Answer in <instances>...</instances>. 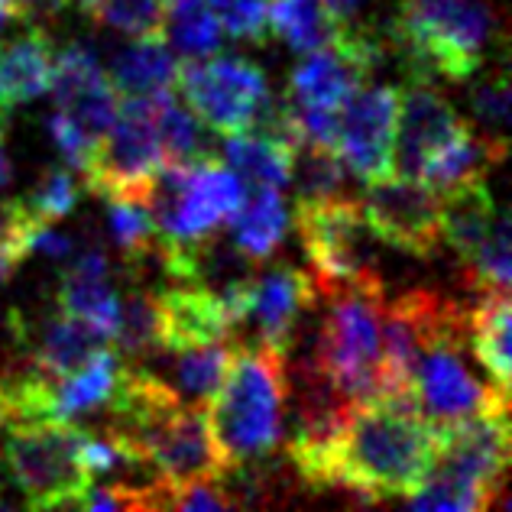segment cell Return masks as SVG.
<instances>
[{"label": "cell", "mask_w": 512, "mask_h": 512, "mask_svg": "<svg viewBox=\"0 0 512 512\" xmlns=\"http://www.w3.org/2000/svg\"><path fill=\"white\" fill-rule=\"evenodd\" d=\"M269 33L295 52L331 46L350 23H344L328 0H266Z\"/></svg>", "instance_id": "d4e9b609"}, {"label": "cell", "mask_w": 512, "mask_h": 512, "mask_svg": "<svg viewBox=\"0 0 512 512\" xmlns=\"http://www.w3.org/2000/svg\"><path fill=\"white\" fill-rule=\"evenodd\" d=\"M10 331L23 350V360L33 363L39 373L52 376V380L85 367L94 354L114 347V341L107 338L101 328H94L88 321L65 315V312L39 318L36 325H26L23 318L13 315Z\"/></svg>", "instance_id": "2e32d148"}, {"label": "cell", "mask_w": 512, "mask_h": 512, "mask_svg": "<svg viewBox=\"0 0 512 512\" xmlns=\"http://www.w3.org/2000/svg\"><path fill=\"white\" fill-rule=\"evenodd\" d=\"M295 231L312 263L318 292L383 279L376 269V234L360 211V201L334 195L321 201H295Z\"/></svg>", "instance_id": "9c48e42d"}, {"label": "cell", "mask_w": 512, "mask_h": 512, "mask_svg": "<svg viewBox=\"0 0 512 512\" xmlns=\"http://www.w3.org/2000/svg\"><path fill=\"white\" fill-rule=\"evenodd\" d=\"M480 82L470 88V111H474L477 124L490 137L509 140V120H512V88H509V69H506V52L500 62L487 69H480Z\"/></svg>", "instance_id": "1f68e13d"}, {"label": "cell", "mask_w": 512, "mask_h": 512, "mask_svg": "<svg viewBox=\"0 0 512 512\" xmlns=\"http://www.w3.org/2000/svg\"><path fill=\"white\" fill-rule=\"evenodd\" d=\"M435 428V457L422 483L406 496V506L474 512L503 503L509 474V409L480 412Z\"/></svg>", "instance_id": "3957f363"}, {"label": "cell", "mask_w": 512, "mask_h": 512, "mask_svg": "<svg viewBox=\"0 0 512 512\" xmlns=\"http://www.w3.org/2000/svg\"><path fill=\"white\" fill-rule=\"evenodd\" d=\"M386 39L406 52L415 75L444 82H470L490 46L506 43L500 13L487 0H402Z\"/></svg>", "instance_id": "277c9868"}, {"label": "cell", "mask_w": 512, "mask_h": 512, "mask_svg": "<svg viewBox=\"0 0 512 512\" xmlns=\"http://www.w3.org/2000/svg\"><path fill=\"white\" fill-rule=\"evenodd\" d=\"M166 98V94H163ZM163 98H120L111 130L94 146L82 182L101 198L146 201L153 175L163 166L156 140V111Z\"/></svg>", "instance_id": "30bf717a"}, {"label": "cell", "mask_w": 512, "mask_h": 512, "mask_svg": "<svg viewBox=\"0 0 512 512\" xmlns=\"http://www.w3.org/2000/svg\"><path fill=\"white\" fill-rule=\"evenodd\" d=\"M295 201H321L344 192V159L334 146L321 143H295L292 175Z\"/></svg>", "instance_id": "4dcf8cb0"}, {"label": "cell", "mask_w": 512, "mask_h": 512, "mask_svg": "<svg viewBox=\"0 0 512 512\" xmlns=\"http://www.w3.org/2000/svg\"><path fill=\"white\" fill-rule=\"evenodd\" d=\"M56 302L59 312L88 321V325L101 328L114 341L120 299L111 286V266H107V253L101 250V244H88L75 250L72 266L65 269V276L59 282Z\"/></svg>", "instance_id": "d6986e66"}, {"label": "cell", "mask_w": 512, "mask_h": 512, "mask_svg": "<svg viewBox=\"0 0 512 512\" xmlns=\"http://www.w3.org/2000/svg\"><path fill=\"white\" fill-rule=\"evenodd\" d=\"M10 182V163H7V153H4V143H0V188Z\"/></svg>", "instance_id": "f35d334b"}, {"label": "cell", "mask_w": 512, "mask_h": 512, "mask_svg": "<svg viewBox=\"0 0 512 512\" xmlns=\"http://www.w3.org/2000/svg\"><path fill=\"white\" fill-rule=\"evenodd\" d=\"M318 299H325V318L312 363L350 402L383 399V279L318 292Z\"/></svg>", "instance_id": "8992f818"}, {"label": "cell", "mask_w": 512, "mask_h": 512, "mask_svg": "<svg viewBox=\"0 0 512 512\" xmlns=\"http://www.w3.org/2000/svg\"><path fill=\"white\" fill-rule=\"evenodd\" d=\"M360 211L386 247L412 256H435L441 250V195L419 179L386 175L370 182Z\"/></svg>", "instance_id": "7c38bea8"}, {"label": "cell", "mask_w": 512, "mask_h": 512, "mask_svg": "<svg viewBox=\"0 0 512 512\" xmlns=\"http://www.w3.org/2000/svg\"><path fill=\"white\" fill-rule=\"evenodd\" d=\"M467 312L448 295H431L419 354H415L409 389L412 402L431 425H451L480 412L509 409V396L467 367Z\"/></svg>", "instance_id": "5b68a950"}, {"label": "cell", "mask_w": 512, "mask_h": 512, "mask_svg": "<svg viewBox=\"0 0 512 512\" xmlns=\"http://www.w3.org/2000/svg\"><path fill=\"white\" fill-rule=\"evenodd\" d=\"M7 124H10V114L0 111V143H4V133H7Z\"/></svg>", "instance_id": "60d3db41"}, {"label": "cell", "mask_w": 512, "mask_h": 512, "mask_svg": "<svg viewBox=\"0 0 512 512\" xmlns=\"http://www.w3.org/2000/svg\"><path fill=\"white\" fill-rule=\"evenodd\" d=\"M49 91L56 94V107L62 117H69L72 124L101 143V137L114 124L117 114V91L107 82L104 69L94 59L88 46H69L56 56V69H52Z\"/></svg>", "instance_id": "9a60e30c"}, {"label": "cell", "mask_w": 512, "mask_h": 512, "mask_svg": "<svg viewBox=\"0 0 512 512\" xmlns=\"http://www.w3.org/2000/svg\"><path fill=\"white\" fill-rule=\"evenodd\" d=\"M175 88L182 91L188 111L218 137L250 130L273 101L263 69L237 56H218V52L208 59L179 62Z\"/></svg>", "instance_id": "8fae6325"}, {"label": "cell", "mask_w": 512, "mask_h": 512, "mask_svg": "<svg viewBox=\"0 0 512 512\" xmlns=\"http://www.w3.org/2000/svg\"><path fill=\"white\" fill-rule=\"evenodd\" d=\"M467 127L470 120L457 114V107L425 75H415V82L402 91L396 111L393 175L419 179L428 159L461 137Z\"/></svg>", "instance_id": "5bb4252c"}, {"label": "cell", "mask_w": 512, "mask_h": 512, "mask_svg": "<svg viewBox=\"0 0 512 512\" xmlns=\"http://www.w3.org/2000/svg\"><path fill=\"white\" fill-rule=\"evenodd\" d=\"M91 13L127 36H163L166 0H98Z\"/></svg>", "instance_id": "836d02e7"}, {"label": "cell", "mask_w": 512, "mask_h": 512, "mask_svg": "<svg viewBox=\"0 0 512 512\" xmlns=\"http://www.w3.org/2000/svg\"><path fill=\"white\" fill-rule=\"evenodd\" d=\"M120 376V357L114 347L94 354L85 367L52 380V415L59 422H72L75 415H85L98 406H107Z\"/></svg>", "instance_id": "484cf974"}, {"label": "cell", "mask_w": 512, "mask_h": 512, "mask_svg": "<svg viewBox=\"0 0 512 512\" xmlns=\"http://www.w3.org/2000/svg\"><path fill=\"white\" fill-rule=\"evenodd\" d=\"M56 49L43 26H26L20 36L0 39V111L43 98L52 85Z\"/></svg>", "instance_id": "ffe728a7"}, {"label": "cell", "mask_w": 512, "mask_h": 512, "mask_svg": "<svg viewBox=\"0 0 512 512\" xmlns=\"http://www.w3.org/2000/svg\"><path fill=\"white\" fill-rule=\"evenodd\" d=\"M179 59L172 56L163 36H137L111 59L107 82L117 98H163L175 91Z\"/></svg>", "instance_id": "44dd1931"}, {"label": "cell", "mask_w": 512, "mask_h": 512, "mask_svg": "<svg viewBox=\"0 0 512 512\" xmlns=\"http://www.w3.org/2000/svg\"><path fill=\"white\" fill-rule=\"evenodd\" d=\"M163 39L185 59H208L221 49V23L208 0H166Z\"/></svg>", "instance_id": "f546056e"}, {"label": "cell", "mask_w": 512, "mask_h": 512, "mask_svg": "<svg viewBox=\"0 0 512 512\" xmlns=\"http://www.w3.org/2000/svg\"><path fill=\"white\" fill-rule=\"evenodd\" d=\"M315 302H318V286L312 273L282 263L269 269V273L256 276L244 321L253 325L260 344H269L289 354L295 334H299V321Z\"/></svg>", "instance_id": "e0dca14e"}, {"label": "cell", "mask_w": 512, "mask_h": 512, "mask_svg": "<svg viewBox=\"0 0 512 512\" xmlns=\"http://www.w3.org/2000/svg\"><path fill=\"white\" fill-rule=\"evenodd\" d=\"M17 20V7H13V0H0V33H4V26Z\"/></svg>", "instance_id": "74e56055"}, {"label": "cell", "mask_w": 512, "mask_h": 512, "mask_svg": "<svg viewBox=\"0 0 512 512\" xmlns=\"http://www.w3.org/2000/svg\"><path fill=\"white\" fill-rule=\"evenodd\" d=\"M286 363V350L260 341H237L231 367L205 406L211 435L227 461V474L276 454L289 399Z\"/></svg>", "instance_id": "7a4b0ae2"}, {"label": "cell", "mask_w": 512, "mask_h": 512, "mask_svg": "<svg viewBox=\"0 0 512 512\" xmlns=\"http://www.w3.org/2000/svg\"><path fill=\"white\" fill-rule=\"evenodd\" d=\"M13 7H17V20L26 26H43L65 10V0H13Z\"/></svg>", "instance_id": "8d00e7d4"}, {"label": "cell", "mask_w": 512, "mask_h": 512, "mask_svg": "<svg viewBox=\"0 0 512 512\" xmlns=\"http://www.w3.org/2000/svg\"><path fill=\"white\" fill-rule=\"evenodd\" d=\"M49 137H52V143H56V150L62 153L65 166L82 175L85 166H88V159H91V153H94V146H98V143H94L91 137H85V133L78 130L69 117H62L59 111L49 117Z\"/></svg>", "instance_id": "d590c367"}, {"label": "cell", "mask_w": 512, "mask_h": 512, "mask_svg": "<svg viewBox=\"0 0 512 512\" xmlns=\"http://www.w3.org/2000/svg\"><path fill=\"white\" fill-rule=\"evenodd\" d=\"M231 224V240L253 260H269L286 240L289 211L279 188L250 185V192L240 195V205L227 218Z\"/></svg>", "instance_id": "603a6c76"}, {"label": "cell", "mask_w": 512, "mask_h": 512, "mask_svg": "<svg viewBox=\"0 0 512 512\" xmlns=\"http://www.w3.org/2000/svg\"><path fill=\"white\" fill-rule=\"evenodd\" d=\"M0 509H4V487H0Z\"/></svg>", "instance_id": "b9f144b4"}, {"label": "cell", "mask_w": 512, "mask_h": 512, "mask_svg": "<svg viewBox=\"0 0 512 512\" xmlns=\"http://www.w3.org/2000/svg\"><path fill=\"white\" fill-rule=\"evenodd\" d=\"M244 182L218 156L188 166H159L153 175L146 208L153 214L156 234L172 244H195L218 234L240 205Z\"/></svg>", "instance_id": "ba28073f"}, {"label": "cell", "mask_w": 512, "mask_h": 512, "mask_svg": "<svg viewBox=\"0 0 512 512\" xmlns=\"http://www.w3.org/2000/svg\"><path fill=\"white\" fill-rule=\"evenodd\" d=\"M75 201H78L75 175H72L69 166H65V169L59 166V169L43 172V179H39L30 192L20 198V205L39 227H52L56 221L69 218Z\"/></svg>", "instance_id": "d6a6232c"}, {"label": "cell", "mask_w": 512, "mask_h": 512, "mask_svg": "<svg viewBox=\"0 0 512 512\" xmlns=\"http://www.w3.org/2000/svg\"><path fill=\"white\" fill-rule=\"evenodd\" d=\"M224 156L227 166L234 169V175L247 188L263 185V188H286L292 175V150L295 146L279 137L273 130L250 127L234 137H224Z\"/></svg>", "instance_id": "cb8c5ba5"}, {"label": "cell", "mask_w": 512, "mask_h": 512, "mask_svg": "<svg viewBox=\"0 0 512 512\" xmlns=\"http://www.w3.org/2000/svg\"><path fill=\"white\" fill-rule=\"evenodd\" d=\"M211 13L218 17L221 30H227L240 43L263 46L273 39L269 33V4L266 0H208Z\"/></svg>", "instance_id": "e575fe53"}, {"label": "cell", "mask_w": 512, "mask_h": 512, "mask_svg": "<svg viewBox=\"0 0 512 512\" xmlns=\"http://www.w3.org/2000/svg\"><path fill=\"white\" fill-rule=\"evenodd\" d=\"M85 428L59 419L7 425L4 461L30 509H78L91 487L82 444Z\"/></svg>", "instance_id": "52a82bcc"}, {"label": "cell", "mask_w": 512, "mask_h": 512, "mask_svg": "<svg viewBox=\"0 0 512 512\" xmlns=\"http://www.w3.org/2000/svg\"><path fill=\"white\" fill-rule=\"evenodd\" d=\"M159 350H192L234 338L240 321L218 295L192 286V282H169L159 289Z\"/></svg>", "instance_id": "ac0fdd59"}, {"label": "cell", "mask_w": 512, "mask_h": 512, "mask_svg": "<svg viewBox=\"0 0 512 512\" xmlns=\"http://www.w3.org/2000/svg\"><path fill=\"white\" fill-rule=\"evenodd\" d=\"M65 4H72V7H78V10L91 13L94 7H98V0H65Z\"/></svg>", "instance_id": "ab89813d"}, {"label": "cell", "mask_w": 512, "mask_h": 512, "mask_svg": "<svg viewBox=\"0 0 512 512\" xmlns=\"http://www.w3.org/2000/svg\"><path fill=\"white\" fill-rule=\"evenodd\" d=\"M114 350L127 363H146L159 354V295L146 286H133L120 302Z\"/></svg>", "instance_id": "83f0119b"}, {"label": "cell", "mask_w": 512, "mask_h": 512, "mask_svg": "<svg viewBox=\"0 0 512 512\" xmlns=\"http://www.w3.org/2000/svg\"><path fill=\"white\" fill-rule=\"evenodd\" d=\"M399 88L360 85L338 111V143L344 166L360 175L363 185L393 175V137H396Z\"/></svg>", "instance_id": "4fadbf2b"}, {"label": "cell", "mask_w": 512, "mask_h": 512, "mask_svg": "<svg viewBox=\"0 0 512 512\" xmlns=\"http://www.w3.org/2000/svg\"><path fill=\"white\" fill-rule=\"evenodd\" d=\"M438 428L419 409L389 399L354 402L341 428L315 451L289 454L308 490H341L357 503L406 500L428 474Z\"/></svg>", "instance_id": "6da1fadb"}, {"label": "cell", "mask_w": 512, "mask_h": 512, "mask_svg": "<svg viewBox=\"0 0 512 512\" xmlns=\"http://www.w3.org/2000/svg\"><path fill=\"white\" fill-rule=\"evenodd\" d=\"M237 341L224 338L214 344H201L192 350H166L169 354V376L163 380L179 393L185 402L208 406V399L218 393L227 367L234 360Z\"/></svg>", "instance_id": "4316f807"}, {"label": "cell", "mask_w": 512, "mask_h": 512, "mask_svg": "<svg viewBox=\"0 0 512 512\" xmlns=\"http://www.w3.org/2000/svg\"><path fill=\"white\" fill-rule=\"evenodd\" d=\"M483 299L467 312V347L474 350L477 363L487 373V380L509 396V292L506 289H493V292H480Z\"/></svg>", "instance_id": "7402d4cb"}, {"label": "cell", "mask_w": 512, "mask_h": 512, "mask_svg": "<svg viewBox=\"0 0 512 512\" xmlns=\"http://www.w3.org/2000/svg\"><path fill=\"white\" fill-rule=\"evenodd\" d=\"M205 130L208 127L201 124L188 107L172 101V94H166V98L159 101L156 140H159V153H163L166 166H188V163H198V159L218 156Z\"/></svg>", "instance_id": "f1b7e54d"}]
</instances>
